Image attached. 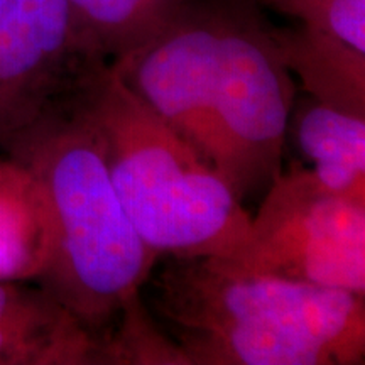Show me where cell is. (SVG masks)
<instances>
[{"mask_svg": "<svg viewBox=\"0 0 365 365\" xmlns=\"http://www.w3.org/2000/svg\"><path fill=\"white\" fill-rule=\"evenodd\" d=\"M43 196L48 252L36 282L107 344L140 299L159 255L140 239L107 171L102 149L70 88L0 145Z\"/></svg>", "mask_w": 365, "mask_h": 365, "instance_id": "6da1fadb", "label": "cell"}, {"mask_svg": "<svg viewBox=\"0 0 365 365\" xmlns=\"http://www.w3.org/2000/svg\"><path fill=\"white\" fill-rule=\"evenodd\" d=\"M150 303L188 365H359L365 296L168 257Z\"/></svg>", "mask_w": 365, "mask_h": 365, "instance_id": "7a4b0ae2", "label": "cell"}, {"mask_svg": "<svg viewBox=\"0 0 365 365\" xmlns=\"http://www.w3.org/2000/svg\"><path fill=\"white\" fill-rule=\"evenodd\" d=\"M70 91L102 149L127 217L159 257L232 259L250 215L225 180L124 83L86 61Z\"/></svg>", "mask_w": 365, "mask_h": 365, "instance_id": "3957f363", "label": "cell"}, {"mask_svg": "<svg viewBox=\"0 0 365 365\" xmlns=\"http://www.w3.org/2000/svg\"><path fill=\"white\" fill-rule=\"evenodd\" d=\"M294 83L259 0H223L215 91V170L240 202L281 175Z\"/></svg>", "mask_w": 365, "mask_h": 365, "instance_id": "277c9868", "label": "cell"}, {"mask_svg": "<svg viewBox=\"0 0 365 365\" xmlns=\"http://www.w3.org/2000/svg\"><path fill=\"white\" fill-rule=\"evenodd\" d=\"M215 261L235 272L365 296V202L325 188L312 170L281 171L250 217L242 249Z\"/></svg>", "mask_w": 365, "mask_h": 365, "instance_id": "5b68a950", "label": "cell"}, {"mask_svg": "<svg viewBox=\"0 0 365 365\" xmlns=\"http://www.w3.org/2000/svg\"><path fill=\"white\" fill-rule=\"evenodd\" d=\"M222 9L223 0H188L153 38L110 63L140 102L213 170Z\"/></svg>", "mask_w": 365, "mask_h": 365, "instance_id": "8992f818", "label": "cell"}, {"mask_svg": "<svg viewBox=\"0 0 365 365\" xmlns=\"http://www.w3.org/2000/svg\"><path fill=\"white\" fill-rule=\"evenodd\" d=\"M81 66L68 0H0V145L65 93Z\"/></svg>", "mask_w": 365, "mask_h": 365, "instance_id": "52a82bcc", "label": "cell"}, {"mask_svg": "<svg viewBox=\"0 0 365 365\" xmlns=\"http://www.w3.org/2000/svg\"><path fill=\"white\" fill-rule=\"evenodd\" d=\"M0 365H108V350L44 287L0 279Z\"/></svg>", "mask_w": 365, "mask_h": 365, "instance_id": "ba28073f", "label": "cell"}, {"mask_svg": "<svg viewBox=\"0 0 365 365\" xmlns=\"http://www.w3.org/2000/svg\"><path fill=\"white\" fill-rule=\"evenodd\" d=\"M287 70L313 100L350 115L365 117V53L325 31L301 24L274 29Z\"/></svg>", "mask_w": 365, "mask_h": 365, "instance_id": "9c48e42d", "label": "cell"}, {"mask_svg": "<svg viewBox=\"0 0 365 365\" xmlns=\"http://www.w3.org/2000/svg\"><path fill=\"white\" fill-rule=\"evenodd\" d=\"M293 129L317 180L335 193L365 202V117L313 100L294 112Z\"/></svg>", "mask_w": 365, "mask_h": 365, "instance_id": "30bf717a", "label": "cell"}, {"mask_svg": "<svg viewBox=\"0 0 365 365\" xmlns=\"http://www.w3.org/2000/svg\"><path fill=\"white\" fill-rule=\"evenodd\" d=\"M188 0H68L81 61L125 56L153 38Z\"/></svg>", "mask_w": 365, "mask_h": 365, "instance_id": "8fae6325", "label": "cell"}, {"mask_svg": "<svg viewBox=\"0 0 365 365\" xmlns=\"http://www.w3.org/2000/svg\"><path fill=\"white\" fill-rule=\"evenodd\" d=\"M48 252L43 196L31 173L0 159V279L36 281Z\"/></svg>", "mask_w": 365, "mask_h": 365, "instance_id": "7c38bea8", "label": "cell"}, {"mask_svg": "<svg viewBox=\"0 0 365 365\" xmlns=\"http://www.w3.org/2000/svg\"><path fill=\"white\" fill-rule=\"evenodd\" d=\"M269 7L325 31L365 53V0H262Z\"/></svg>", "mask_w": 365, "mask_h": 365, "instance_id": "4fadbf2b", "label": "cell"}]
</instances>
